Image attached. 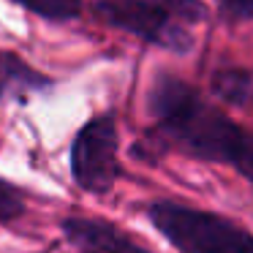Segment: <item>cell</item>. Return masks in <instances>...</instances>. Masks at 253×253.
I'll list each match as a JSON object with an SVG mask.
<instances>
[{
  "mask_svg": "<svg viewBox=\"0 0 253 253\" xmlns=\"http://www.w3.org/2000/svg\"><path fill=\"white\" fill-rule=\"evenodd\" d=\"M147 112L153 115L147 142H158L161 150H177L196 161L237 166L251 142L245 128L174 74H158L153 79Z\"/></svg>",
  "mask_w": 253,
  "mask_h": 253,
  "instance_id": "6da1fadb",
  "label": "cell"
},
{
  "mask_svg": "<svg viewBox=\"0 0 253 253\" xmlns=\"http://www.w3.org/2000/svg\"><path fill=\"white\" fill-rule=\"evenodd\" d=\"M93 14L109 28L174 55H188L193 36L185 25L204 22L207 6L202 0H95Z\"/></svg>",
  "mask_w": 253,
  "mask_h": 253,
  "instance_id": "7a4b0ae2",
  "label": "cell"
},
{
  "mask_svg": "<svg viewBox=\"0 0 253 253\" xmlns=\"http://www.w3.org/2000/svg\"><path fill=\"white\" fill-rule=\"evenodd\" d=\"M147 218L180 253H253V234L237 220L174 199L147 204Z\"/></svg>",
  "mask_w": 253,
  "mask_h": 253,
  "instance_id": "3957f363",
  "label": "cell"
},
{
  "mask_svg": "<svg viewBox=\"0 0 253 253\" xmlns=\"http://www.w3.org/2000/svg\"><path fill=\"white\" fill-rule=\"evenodd\" d=\"M120 133H117V120L115 115H95L77 131L71 142V180L79 191L104 196L115 188L120 180Z\"/></svg>",
  "mask_w": 253,
  "mask_h": 253,
  "instance_id": "277c9868",
  "label": "cell"
},
{
  "mask_svg": "<svg viewBox=\"0 0 253 253\" xmlns=\"http://www.w3.org/2000/svg\"><path fill=\"white\" fill-rule=\"evenodd\" d=\"M60 231L77 253H155L104 218L68 215L60 220Z\"/></svg>",
  "mask_w": 253,
  "mask_h": 253,
  "instance_id": "5b68a950",
  "label": "cell"
},
{
  "mask_svg": "<svg viewBox=\"0 0 253 253\" xmlns=\"http://www.w3.org/2000/svg\"><path fill=\"white\" fill-rule=\"evenodd\" d=\"M52 87H55V79L33 68L22 55L11 49H0V104L6 101L25 104L33 95L49 93Z\"/></svg>",
  "mask_w": 253,
  "mask_h": 253,
  "instance_id": "8992f818",
  "label": "cell"
},
{
  "mask_svg": "<svg viewBox=\"0 0 253 253\" xmlns=\"http://www.w3.org/2000/svg\"><path fill=\"white\" fill-rule=\"evenodd\" d=\"M210 90L218 101L229 106H245L253 98V74L237 66H226L212 71L210 77Z\"/></svg>",
  "mask_w": 253,
  "mask_h": 253,
  "instance_id": "52a82bcc",
  "label": "cell"
},
{
  "mask_svg": "<svg viewBox=\"0 0 253 253\" xmlns=\"http://www.w3.org/2000/svg\"><path fill=\"white\" fill-rule=\"evenodd\" d=\"M11 3L46 22H71L82 11V0H11Z\"/></svg>",
  "mask_w": 253,
  "mask_h": 253,
  "instance_id": "ba28073f",
  "label": "cell"
},
{
  "mask_svg": "<svg viewBox=\"0 0 253 253\" xmlns=\"http://www.w3.org/2000/svg\"><path fill=\"white\" fill-rule=\"evenodd\" d=\"M25 212H28L25 191L0 174V226L17 223L19 218H25Z\"/></svg>",
  "mask_w": 253,
  "mask_h": 253,
  "instance_id": "9c48e42d",
  "label": "cell"
},
{
  "mask_svg": "<svg viewBox=\"0 0 253 253\" xmlns=\"http://www.w3.org/2000/svg\"><path fill=\"white\" fill-rule=\"evenodd\" d=\"M220 17L226 22H253V0H220Z\"/></svg>",
  "mask_w": 253,
  "mask_h": 253,
  "instance_id": "30bf717a",
  "label": "cell"
},
{
  "mask_svg": "<svg viewBox=\"0 0 253 253\" xmlns=\"http://www.w3.org/2000/svg\"><path fill=\"white\" fill-rule=\"evenodd\" d=\"M234 169L240 171V174H242V177H245V180L253 185V133H251V142H248V150L242 153L240 164H237Z\"/></svg>",
  "mask_w": 253,
  "mask_h": 253,
  "instance_id": "8fae6325",
  "label": "cell"
}]
</instances>
